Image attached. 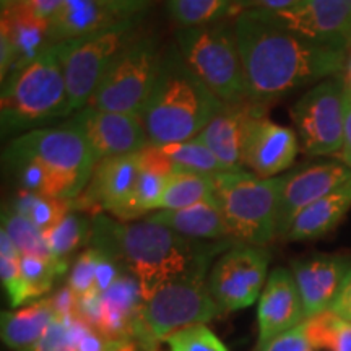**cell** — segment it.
I'll return each instance as SVG.
<instances>
[{
    "mask_svg": "<svg viewBox=\"0 0 351 351\" xmlns=\"http://www.w3.org/2000/svg\"><path fill=\"white\" fill-rule=\"evenodd\" d=\"M234 32L243 57L247 99L269 106L301 86L343 70L345 49L326 46L274 23L258 12L241 13Z\"/></svg>",
    "mask_w": 351,
    "mask_h": 351,
    "instance_id": "6da1fadb",
    "label": "cell"
},
{
    "mask_svg": "<svg viewBox=\"0 0 351 351\" xmlns=\"http://www.w3.org/2000/svg\"><path fill=\"white\" fill-rule=\"evenodd\" d=\"M90 244L112 257L125 274L134 276L147 301L166 283L191 270L207 254L228 251L241 243L234 239L204 243L189 239L147 218L119 221L106 215H96Z\"/></svg>",
    "mask_w": 351,
    "mask_h": 351,
    "instance_id": "7a4b0ae2",
    "label": "cell"
},
{
    "mask_svg": "<svg viewBox=\"0 0 351 351\" xmlns=\"http://www.w3.org/2000/svg\"><path fill=\"white\" fill-rule=\"evenodd\" d=\"M96 163L83 135L67 124L23 132L3 150V165L20 189L60 200L85 191Z\"/></svg>",
    "mask_w": 351,
    "mask_h": 351,
    "instance_id": "3957f363",
    "label": "cell"
},
{
    "mask_svg": "<svg viewBox=\"0 0 351 351\" xmlns=\"http://www.w3.org/2000/svg\"><path fill=\"white\" fill-rule=\"evenodd\" d=\"M223 104L187 67L178 46H168L142 117L148 140L163 145L195 138Z\"/></svg>",
    "mask_w": 351,
    "mask_h": 351,
    "instance_id": "277c9868",
    "label": "cell"
},
{
    "mask_svg": "<svg viewBox=\"0 0 351 351\" xmlns=\"http://www.w3.org/2000/svg\"><path fill=\"white\" fill-rule=\"evenodd\" d=\"M225 252V251H223ZM223 252H210L191 270L166 283L143 302L132 326V340L143 351H158L161 341L182 328L205 326L221 313L208 288L210 262Z\"/></svg>",
    "mask_w": 351,
    "mask_h": 351,
    "instance_id": "5b68a950",
    "label": "cell"
},
{
    "mask_svg": "<svg viewBox=\"0 0 351 351\" xmlns=\"http://www.w3.org/2000/svg\"><path fill=\"white\" fill-rule=\"evenodd\" d=\"M65 116H72L67 82L57 44H52L2 82L0 122L3 134H15Z\"/></svg>",
    "mask_w": 351,
    "mask_h": 351,
    "instance_id": "8992f818",
    "label": "cell"
},
{
    "mask_svg": "<svg viewBox=\"0 0 351 351\" xmlns=\"http://www.w3.org/2000/svg\"><path fill=\"white\" fill-rule=\"evenodd\" d=\"M213 181L232 239L265 247L278 238L282 176L265 179L247 169H234L213 174Z\"/></svg>",
    "mask_w": 351,
    "mask_h": 351,
    "instance_id": "52a82bcc",
    "label": "cell"
},
{
    "mask_svg": "<svg viewBox=\"0 0 351 351\" xmlns=\"http://www.w3.org/2000/svg\"><path fill=\"white\" fill-rule=\"evenodd\" d=\"M176 46L182 60L225 104L247 101V86L234 23L217 21L179 28Z\"/></svg>",
    "mask_w": 351,
    "mask_h": 351,
    "instance_id": "ba28073f",
    "label": "cell"
},
{
    "mask_svg": "<svg viewBox=\"0 0 351 351\" xmlns=\"http://www.w3.org/2000/svg\"><path fill=\"white\" fill-rule=\"evenodd\" d=\"M165 51L150 34H138L99 82L86 106L143 117L160 77Z\"/></svg>",
    "mask_w": 351,
    "mask_h": 351,
    "instance_id": "9c48e42d",
    "label": "cell"
},
{
    "mask_svg": "<svg viewBox=\"0 0 351 351\" xmlns=\"http://www.w3.org/2000/svg\"><path fill=\"white\" fill-rule=\"evenodd\" d=\"M140 21H129L103 32L56 43L67 82L72 114L90 103L116 57L138 36Z\"/></svg>",
    "mask_w": 351,
    "mask_h": 351,
    "instance_id": "30bf717a",
    "label": "cell"
},
{
    "mask_svg": "<svg viewBox=\"0 0 351 351\" xmlns=\"http://www.w3.org/2000/svg\"><path fill=\"white\" fill-rule=\"evenodd\" d=\"M291 117L307 156H339L346 117V86L341 75L328 77L307 90L293 106Z\"/></svg>",
    "mask_w": 351,
    "mask_h": 351,
    "instance_id": "8fae6325",
    "label": "cell"
},
{
    "mask_svg": "<svg viewBox=\"0 0 351 351\" xmlns=\"http://www.w3.org/2000/svg\"><path fill=\"white\" fill-rule=\"evenodd\" d=\"M270 254L265 247L236 244L217 258L208 274V288L221 313L244 309L265 288Z\"/></svg>",
    "mask_w": 351,
    "mask_h": 351,
    "instance_id": "7c38bea8",
    "label": "cell"
},
{
    "mask_svg": "<svg viewBox=\"0 0 351 351\" xmlns=\"http://www.w3.org/2000/svg\"><path fill=\"white\" fill-rule=\"evenodd\" d=\"M140 173L138 153L99 160L85 191L72 200V208L91 218L106 212L119 221H134L132 207Z\"/></svg>",
    "mask_w": 351,
    "mask_h": 351,
    "instance_id": "4fadbf2b",
    "label": "cell"
},
{
    "mask_svg": "<svg viewBox=\"0 0 351 351\" xmlns=\"http://www.w3.org/2000/svg\"><path fill=\"white\" fill-rule=\"evenodd\" d=\"M54 44L51 20L38 15L23 0L3 3L0 13V78L29 64Z\"/></svg>",
    "mask_w": 351,
    "mask_h": 351,
    "instance_id": "5bb4252c",
    "label": "cell"
},
{
    "mask_svg": "<svg viewBox=\"0 0 351 351\" xmlns=\"http://www.w3.org/2000/svg\"><path fill=\"white\" fill-rule=\"evenodd\" d=\"M64 124L80 132L98 161L138 153L150 143L143 119L132 114L85 106Z\"/></svg>",
    "mask_w": 351,
    "mask_h": 351,
    "instance_id": "9a60e30c",
    "label": "cell"
},
{
    "mask_svg": "<svg viewBox=\"0 0 351 351\" xmlns=\"http://www.w3.org/2000/svg\"><path fill=\"white\" fill-rule=\"evenodd\" d=\"M261 108L247 121L243 142V166L258 178H278L295 165L301 150L300 137L291 127L271 121Z\"/></svg>",
    "mask_w": 351,
    "mask_h": 351,
    "instance_id": "2e32d148",
    "label": "cell"
},
{
    "mask_svg": "<svg viewBox=\"0 0 351 351\" xmlns=\"http://www.w3.org/2000/svg\"><path fill=\"white\" fill-rule=\"evenodd\" d=\"M153 0H65L51 20L52 41L60 43L129 21H140Z\"/></svg>",
    "mask_w": 351,
    "mask_h": 351,
    "instance_id": "e0dca14e",
    "label": "cell"
},
{
    "mask_svg": "<svg viewBox=\"0 0 351 351\" xmlns=\"http://www.w3.org/2000/svg\"><path fill=\"white\" fill-rule=\"evenodd\" d=\"M258 13L309 41L340 49L351 43V0H304L287 12Z\"/></svg>",
    "mask_w": 351,
    "mask_h": 351,
    "instance_id": "ac0fdd59",
    "label": "cell"
},
{
    "mask_svg": "<svg viewBox=\"0 0 351 351\" xmlns=\"http://www.w3.org/2000/svg\"><path fill=\"white\" fill-rule=\"evenodd\" d=\"M351 179V169L340 161H327L298 168L282 176L278 202V238H283L293 219L311 204L330 194Z\"/></svg>",
    "mask_w": 351,
    "mask_h": 351,
    "instance_id": "d6986e66",
    "label": "cell"
},
{
    "mask_svg": "<svg viewBox=\"0 0 351 351\" xmlns=\"http://www.w3.org/2000/svg\"><path fill=\"white\" fill-rule=\"evenodd\" d=\"M258 348L306 320L300 289L291 271L271 270L257 307Z\"/></svg>",
    "mask_w": 351,
    "mask_h": 351,
    "instance_id": "ffe728a7",
    "label": "cell"
},
{
    "mask_svg": "<svg viewBox=\"0 0 351 351\" xmlns=\"http://www.w3.org/2000/svg\"><path fill=\"white\" fill-rule=\"evenodd\" d=\"M350 269L348 257L332 254H315L291 262L306 319L330 309Z\"/></svg>",
    "mask_w": 351,
    "mask_h": 351,
    "instance_id": "44dd1931",
    "label": "cell"
},
{
    "mask_svg": "<svg viewBox=\"0 0 351 351\" xmlns=\"http://www.w3.org/2000/svg\"><path fill=\"white\" fill-rule=\"evenodd\" d=\"M263 104L243 101V103L223 104L207 127L197 135L210 152L217 156L225 171L244 169L243 142L247 121Z\"/></svg>",
    "mask_w": 351,
    "mask_h": 351,
    "instance_id": "7402d4cb",
    "label": "cell"
},
{
    "mask_svg": "<svg viewBox=\"0 0 351 351\" xmlns=\"http://www.w3.org/2000/svg\"><path fill=\"white\" fill-rule=\"evenodd\" d=\"M158 225L168 226L179 234L195 241L232 239L226 225L225 215L219 207L217 195L199 202L192 207L179 210H158L145 217ZM236 241V239H234Z\"/></svg>",
    "mask_w": 351,
    "mask_h": 351,
    "instance_id": "603a6c76",
    "label": "cell"
},
{
    "mask_svg": "<svg viewBox=\"0 0 351 351\" xmlns=\"http://www.w3.org/2000/svg\"><path fill=\"white\" fill-rule=\"evenodd\" d=\"M351 208V179L296 215L283 239L311 241L335 230Z\"/></svg>",
    "mask_w": 351,
    "mask_h": 351,
    "instance_id": "cb8c5ba5",
    "label": "cell"
},
{
    "mask_svg": "<svg viewBox=\"0 0 351 351\" xmlns=\"http://www.w3.org/2000/svg\"><path fill=\"white\" fill-rule=\"evenodd\" d=\"M56 317L51 298H43L19 311L2 313L0 332L3 343L15 351H25L41 340Z\"/></svg>",
    "mask_w": 351,
    "mask_h": 351,
    "instance_id": "d4e9b609",
    "label": "cell"
},
{
    "mask_svg": "<svg viewBox=\"0 0 351 351\" xmlns=\"http://www.w3.org/2000/svg\"><path fill=\"white\" fill-rule=\"evenodd\" d=\"M91 231H93V218L72 208L54 226L43 231V234L52 258L69 263L67 258L73 252L90 244Z\"/></svg>",
    "mask_w": 351,
    "mask_h": 351,
    "instance_id": "484cf974",
    "label": "cell"
},
{
    "mask_svg": "<svg viewBox=\"0 0 351 351\" xmlns=\"http://www.w3.org/2000/svg\"><path fill=\"white\" fill-rule=\"evenodd\" d=\"M213 195L215 181L212 174L176 169L169 176L158 210H179L192 207V205L207 200Z\"/></svg>",
    "mask_w": 351,
    "mask_h": 351,
    "instance_id": "4316f807",
    "label": "cell"
},
{
    "mask_svg": "<svg viewBox=\"0 0 351 351\" xmlns=\"http://www.w3.org/2000/svg\"><path fill=\"white\" fill-rule=\"evenodd\" d=\"M67 267L69 263L57 262L52 257L21 256L19 307L26 302L43 300V296L51 291L54 280L62 275Z\"/></svg>",
    "mask_w": 351,
    "mask_h": 351,
    "instance_id": "83f0119b",
    "label": "cell"
},
{
    "mask_svg": "<svg viewBox=\"0 0 351 351\" xmlns=\"http://www.w3.org/2000/svg\"><path fill=\"white\" fill-rule=\"evenodd\" d=\"M7 207L29 219L41 231H46L72 210V200L54 199V197L20 189Z\"/></svg>",
    "mask_w": 351,
    "mask_h": 351,
    "instance_id": "f1b7e54d",
    "label": "cell"
},
{
    "mask_svg": "<svg viewBox=\"0 0 351 351\" xmlns=\"http://www.w3.org/2000/svg\"><path fill=\"white\" fill-rule=\"evenodd\" d=\"M155 147L169 161V165L173 166L174 171H192V173L212 176L225 171L221 163L217 160V156L197 137L184 140V142L155 145Z\"/></svg>",
    "mask_w": 351,
    "mask_h": 351,
    "instance_id": "f546056e",
    "label": "cell"
},
{
    "mask_svg": "<svg viewBox=\"0 0 351 351\" xmlns=\"http://www.w3.org/2000/svg\"><path fill=\"white\" fill-rule=\"evenodd\" d=\"M306 330L313 351H351V322L332 311L306 319Z\"/></svg>",
    "mask_w": 351,
    "mask_h": 351,
    "instance_id": "4dcf8cb0",
    "label": "cell"
},
{
    "mask_svg": "<svg viewBox=\"0 0 351 351\" xmlns=\"http://www.w3.org/2000/svg\"><path fill=\"white\" fill-rule=\"evenodd\" d=\"M232 0H168L166 10L179 28L217 23L230 16Z\"/></svg>",
    "mask_w": 351,
    "mask_h": 351,
    "instance_id": "1f68e13d",
    "label": "cell"
},
{
    "mask_svg": "<svg viewBox=\"0 0 351 351\" xmlns=\"http://www.w3.org/2000/svg\"><path fill=\"white\" fill-rule=\"evenodd\" d=\"M2 230L13 241L21 256L52 257L43 231L34 226L29 219L13 212L10 207L2 210Z\"/></svg>",
    "mask_w": 351,
    "mask_h": 351,
    "instance_id": "d6a6232c",
    "label": "cell"
},
{
    "mask_svg": "<svg viewBox=\"0 0 351 351\" xmlns=\"http://www.w3.org/2000/svg\"><path fill=\"white\" fill-rule=\"evenodd\" d=\"M21 254L3 230H0V278L12 307H19Z\"/></svg>",
    "mask_w": 351,
    "mask_h": 351,
    "instance_id": "836d02e7",
    "label": "cell"
},
{
    "mask_svg": "<svg viewBox=\"0 0 351 351\" xmlns=\"http://www.w3.org/2000/svg\"><path fill=\"white\" fill-rule=\"evenodd\" d=\"M169 351H230L207 326H194L174 332L166 339Z\"/></svg>",
    "mask_w": 351,
    "mask_h": 351,
    "instance_id": "e575fe53",
    "label": "cell"
},
{
    "mask_svg": "<svg viewBox=\"0 0 351 351\" xmlns=\"http://www.w3.org/2000/svg\"><path fill=\"white\" fill-rule=\"evenodd\" d=\"M99 251L95 247L86 249L72 263L67 285L75 291L78 298L88 295H99L96 291V263H98Z\"/></svg>",
    "mask_w": 351,
    "mask_h": 351,
    "instance_id": "d590c367",
    "label": "cell"
},
{
    "mask_svg": "<svg viewBox=\"0 0 351 351\" xmlns=\"http://www.w3.org/2000/svg\"><path fill=\"white\" fill-rule=\"evenodd\" d=\"M25 351H77L67 328V322L62 317H56L47 332L36 343Z\"/></svg>",
    "mask_w": 351,
    "mask_h": 351,
    "instance_id": "8d00e7d4",
    "label": "cell"
},
{
    "mask_svg": "<svg viewBox=\"0 0 351 351\" xmlns=\"http://www.w3.org/2000/svg\"><path fill=\"white\" fill-rule=\"evenodd\" d=\"M258 351H313L309 337H307L306 320L300 326L293 327L291 330L275 337L269 343L261 346Z\"/></svg>",
    "mask_w": 351,
    "mask_h": 351,
    "instance_id": "74e56055",
    "label": "cell"
},
{
    "mask_svg": "<svg viewBox=\"0 0 351 351\" xmlns=\"http://www.w3.org/2000/svg\"><path fill=\"white\" fill-rule=\"evenodd\" d=\"M304 0H232L230 16H238L245 12L278 13L295 8Z\"/></svg>",
    "mask_w": 351,
    "mask_h": 351,
    "instance_id": "f35d334b",
    "label": "cell"
},
{
    "mask_svg": "<svg viewBox=\"0 0 351 351\" xmlns=\"http://www.w3.org/2000/svg\"><path fill=\"white\" fill-rule=\"evenodd\" d=\"M122 274H124V270L121 269L119 263L112 257H109L108 254L99 251L98 263H96V291L103 295Z\"/></svg>",
    "mask_w": 351,
    "mask_h": 351,
    "instance_id": "ab89813d",
    "label": "cell"
},
{
    "mask_svg": "<svg viewBox=\"0 0 351 351\" xmlns=\"http://www.w3.org/2000/svg\"><path fill=\"white\" fill-rule=\"evenodd\" d=\"M52 307H54L57 317H70V315L77 314V306H78V296L75 295L72 288L69 285H65L51 298Z\"/></svg>",
    "mask_w": 351,
    "mask_h": 351,
    "instance_id": "60d3db41",
    "label": "cell"
},
{
    "mask_svg": "<svg viewBox=\"0 0 351 351\" xmlns=\"http://www.w3.org/2000/svg\"><path fill=\"white\" fill-rule=\"evenodd\" d=\"M328 311H332L333 314L339 315L340 319L346 320V322H351V269L346 274L339 295L333 300Z\"/></svg>",
    "mask_w": 351,
    "mask_h": 351,
    "instance_id": "b9f144b4",
    "label": "cell"
},
{
    "mask_svg": "<svg viewBox=\"0 0 351 351\" xmlns=\"http://www.w3.org/2000/svg\"><path fill=\"white\" fill-rule=\"evenodd\" d=\"M340 163L351 169V95L346 91V117H345V138L343 148L340 152Z\"/></svg>",
    "mask_w": 351,
    "mask_h": 351,
    "instance_id": "7bdbcfd3",
    "label": "cell"
},
{
    "mask_svg": "<svg viewBox=\"0 0 351 351\" xmlns=\"http://www.w3.org/2000/svg\"><path fill=\"white\" fill-rule=\"evenodd\" d=\"M23 2L28 3L38 15H41L47 20H52L56 13L62 8L65 0H23Z\"/></svg>",
    "mask_w": 351,
    "mask_h": 351,
    "instance_id": "ee69618b",
    "label": "cell"
},
{
    "mask_svg": "<svg viewBox=\"0 0 351 351\" xmlns=\"http://www.w3.org/2000/svg\"><path fill=\"white\" fill-rule=\"evenodd\" d=\"M341 78H343L346 91L351 95V43L346 46L345 49V62H343V70H341Z\"/></svg>",
    "mask_w": 351,
    "mask_h": 351,
    "instance_id": "f6af8a7d",
    "label": "cell"
},
{
    "mask_svg": "<svg viewBox=\"0 0 351 351\" xmlns=\"http://www.w3.org/2000/svg\"><path fill=\"white\" fill-rule=\"evenodd\" d=\"M108 351H143L140 348L138 343H135L134 340H116L109 341Z\"/></svg>",
    "mask_w": 351,
    "mask_h": 351,
    "instance_id": "bcb514c9",
    "label": "cell"
},
{
    "mask_svg": "<svg viewBox=\"0 0 351 351\" xmlns=\"http://www.w3.org/2000/svg\"><path fill=\"white\" fill-rule=\"evenodd\" d=\"M7 2H10V0H2V5H3V3H7Z\"/></svg>",
    "mask_w": 351,
    "mask_h": 351,
    "instance_id": "7dc6e473",
    "label": "cell"
}]
</instances>
